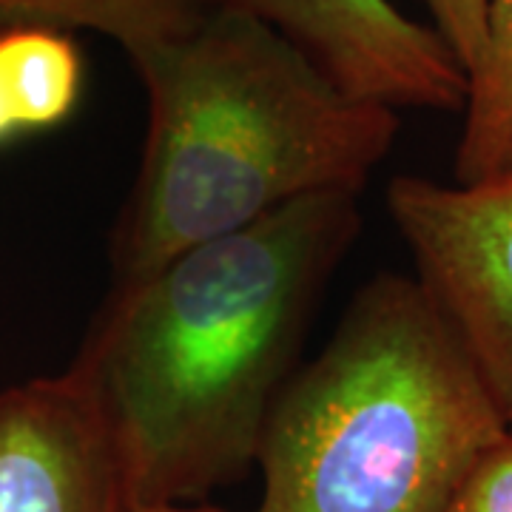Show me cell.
<instances>
[{
	"instance_id": "3",
	"label": "cell",
	"mask_w": 512,
	"mask_h": 512,
	"mask_svg": "<svg viewBox=\"0 0 512 512\" xmlns=\"http://www.w3.org/2000/svg\"><path fill=\"white\" fill-rule=\"evenodd\" d=\"M510 427L416 276L379 274L279 390L256 512H444Z\"/></svg>"
},
{
	"instance_id": "8",
	"label": "cell",
	"mask_w": 512,
	"mask_h": 512,
	"mask_svg": "<svg viewBox=\"0 0 512 512\" xmlns=\"http://www.w3.org/2000/svg\"><path fill=\"white\" fill-rule=\"evenodd\" d=\"M464 126L458 137L456 183L512 174V0H490L487 32L467 72Z\"/></svg>"
},
{
	"instance_id": "5",
	"label": "cell",
	"mask_w": 512,
	"mask_h": 512,
	"mask_svg": "<svg viewBox=\"0 0 512 512\" xmlns=\"http://www.w3.org/2000/svg\"><path fill=\"white\" fill-rule=\"evenodd\" d=\"M128 510L109 419L77 367L0 390V512Z\"/></svg>"
},
{
	"instance_id": "2",
	"label": "cell",
	"mask_w": 512,
	"mask_h": 512,
	"mask_svg": "<svg viewBox=\"0 0 512 512\" xmlns=\"http://www.w3.org/2000/svg\"><path fill=\"white\" fill-rule=\"evenodd\" d=\"M128 60L146 92V140L111 231V285L293 200L362 194L399 134V109L342 89L291 37L225 0Z\"/></svg>"
},
{
	"instance_id": "4",
	"label": "cell",
	"mask_w": 512,
	"mask_h": 512,
	"mask_svg": "<svg viewBox=\"0 0 512 512\" xmlns=\"http://www.w3.org/2000/svg\"><path fill=\"white\" fill-rule=\"evenodd\" d=\"M387 211L421 288L456 330L512 433V174L450 185L393 177Z\"/></svg>"
},
{
	"instance_id": "10",
	"label": "cell",
	"mask_w": 512,
	"mask_h": 512,
	"mask_svg": "<svg viewBox=\"0 0 512 512\" xmlns=\"http://www.w3.org/2000/svg\"><path fill=\"white\" fill-rule=\"evenodd\" d=\"M444 512H512V433L478 458Z\"/></svg>"
},
{
	"instance_id": "7",
	"label": "cell",
	"mask_w": 512,
	"mask_h": 512,
	"mask_svg": "<svg viewBox=\"0 0 512 512\" xmlns=\"http://www.w3.org/2000/svg\"><path fill=\"white\" fill-rule=\"evenodd\" d=\"M86 86L83 55L69 32L0 29V148L72 117Z\"/></svg>"
},
{
	"instance_id": "11",
	"label": "cell",
	"mask_w": 512,
	"mask_h": 512,
	"mask_svg": "<svg viewBox=\"0 0 512 512\" xmlns=\"http://www.w3.org/2000/svg\"><path fill=\"white\" fill-rule=\"evenodd\" d=\"M430 12V26L444 37L450 52L470 72L484 46L487 32V6L490 0H419Z\"/></svg>"
},
{
	"instance_id": "12",
	"label": "cell",
	"mask_w": 512,
	"mask_h": 512,
	"mask_svg": "<svg viewBox=\"0 0 512 512\" xmlns=\"http://www.w3.org/2000/svg\"><path fill=\"white\" fill-rule=\"evenodd\" d=\"M128 512H228L220 507H205L197 501H185V504H148V507H131Z\"/></svg>"
},
{
	"instance_id": "6",
	"label": "cell",
	"mask_w": 512,
	"mask_h": 512,
	"mask_svg": "<svg viewBox=\"0 0 512 512\" xmlns=\"http://www.w3.org/2000/svg\"><path fill=\"white\" fill-rule=\"evenodd\" d=\"M268 20L350 94L393 109L461 111L467 72L444 37L390 0H225Z\"/></svg>"
},
{
	"instance_id": "9",
	"label": "cell",
	"mask_w": 512,
	"mask_h": 512,
	"mask_svg": "<svg viewBox=\"0 0 512 512\" xmlns=\"http://www.w3.org/2000/svg\"><path fill=\"white\" fill-rule=\"evenodd\" d=\"M220 0H0V29L49 26L111 37L128 57L188 32Z\"/></svg>"
},
{
	"instance_id": "1",
	"label": "cell",
	"mask_w": 512,
	"mask_h": 512,
	"mask_svg": "<svg viewBox=\"0 0 512 512\" xmlns=\"http://www.w3.org/2000/svg\"><path fill=\"white\" fill-rule=\"evenodd\" d=\"M359 231V194L322 191L111 285L72 365L109 419L131 507L202 501L256 467Z\"/></svg>"
}]
</instances>
